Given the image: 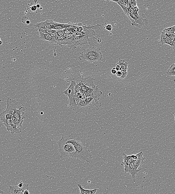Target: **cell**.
Instances as JSON below:
<instances>
[{"mask_svg": "<svg viewBox=\"0 0 175 194\" xmlns=\"http://www.w3.org/2000/svg\"><path fill=\"white\" fill-rule=\"evenodd\" d=\"M26 110L27 108L24 107L15 109L11 121L4 125L8 131L11 132L12 134L20 133L25 118L24 112Z\"/></svg>", "mask_w": 175, "mask_h": 194, "instance_id": "cell-1", "label": "cell"}, {"mask_svg": "<svg viewBox=\"0 0 175 194\" xmlns=\"http://www.w3.org/2000/svg\"><path fill=\"white\" fill-rule=\"evenodd\" d=\"M66 142L67 143L72 144L75 148V152L71 158L86 161L88 163H91L93 159L90 150L83 143L74 139H68L67 138Z\"/></svg>", "mask_w": 175, "mask_h": 194, "instance_id": "cell-2", "label": "cell"}, {"mask_svg": "<svg viewBox=\"0 0 175 194\" xmlns=\"http://www.w3.org/2000/svg\"><path fill=\"white\" fill-rule=\"evenodd\" d=\"M101 106V103L95 100L93 97L88 96L85 100H81L73 109L77 113L78 112H91L98 110Z\"/></svg>", "mask_w": 175, "mask_h": 194, "instance_id": "cell-3", "label": "cell"}, {"mask_svg": "<svg viewBox=\"0 0 175 194\" xmlns=\"http://www.w3.org/2000/svg\"><path fill=\"white\" fill-rule=\"evenodd\" d=\"M58 150L61 159L66 157H72L75 153V150L72 144L67 143L64 136L57 142Z\"/></svg>", "mask_w": 175, "mask_h": 194, "instance_id": "cell-4", "label": "cell"}, {"mask_svg": "<svg viewBox=\"0 0 175 194\" xmlns=\"http://www.w3.org/2000/svg\"><path fill=\"white\" fill-rule=\"evenodd\" d=\"M76 85V83L73 80L71 81V84L68 88L63 91V94L68 96L69 100V104L68 105L69 108L73 109L76 105L75 97L76 93L75 91V87Z\"/></svg>", "mask_w": 175, "mask_h": 194, "instance_id": "cell-5", "label": "cell"}, {"mask_svg": "<svg viewBox=\"0 0 175 194\" xmlns=\"http://www.w3.org/2000/svg\"><path fill=\"white\" fill-rule=\"evenodd\" d=\"M89 43L88 37L85 35H75L71 41L70 48L75 50L79 45H86Z\"/></svg>", "mask_w": 175, "mask_h": 194, "instance_id": "cell-6", "label": "cell"}, {"mask_svg": "<svg viewBox=\"0 0 175 194\" xmlns=\"http://www.w3.org/2000/svg\"><path fill=\"white\" fill-rule=\"evenodd\" d=\"M82 26L83 31L84 32L85 35L88 37L89 39H92L93 38L97 40L95 37V35H96V32H95V30L100 28L101 27V25L97 24L94 26H87L85 25H83Z\"/></svg>", "mask_w": 175, "mask_h": 194, "instance_id": "cell-7", "label": "cell"}, {"mask_svg": "<svg viewBox=\"0 0 175 194\" xmlns=\"http://www.w3.org/2000/svg\"><path fill=\"white\" fill-rule=\"evenodd\" d=\"M83 55L95 56L103 59V55L101 52L100 48L94 46H91L88 49H83L81 53V55Z\"/></svg>", "mask_w": 175, "mask_h": 194, "instance_id": "cell-8", "label": "cell"}, {"mask_svg": "<svg viewBox=\"0 0 175 194\" xmlns=\"http://www.w3.org/2000/svg\"><path fill=\"white\" fill-rule=\"evenodd\" d=\"M78 84L81 87L87 86L92 89L94 88L97 86L94 84V79L91 77H89L85 78L81 77L80 81L78 84Z\"/></svg>", "mask_w": 175, "mask_h": 194, "instance_id": "cell-9", "label": "cell"}, {"mask_svg": "<svg viewBox=\"0 0 175 194\" xmlns=\"http://www.w3.org/2000/svg\"><path fill=\"white\" fill-rule=\"evenodd\" d=\"M141 170L139 169L135 165L133 162H131L129 165L126 168H125V173H129L132 175L133 181L135 183L136 181V174L138 172L140 171Z\"/></svg>", "mask_w": 175, "mask_h": 194, "instance_id": "cell-10", "label": "cell"}, {"mask_svg": "<svg viewBox=\"0 0 175 194\" xmlns=\"http://www.w3.org/2000/svg\"><path fill=\"white\" fill-rule=\"evenodd\" d=\"M29 185L24 184L23 187H19L18 186H9V191L11 194H24L25 190L29 189Z\"/></svg>", "mask_w": 175, "mask_h": 194, "instance_id": "cell-11", "label": "cell"}, {"mask_svg": "<svg viewBox=\"0 0 175 194\" xmlns=\"http://www.w3.org/2000/svg\"><path fill=\"white\" fill-rule=\"evenodd\" d=\"M52 20H47L42 22L40 23H37L36 24L34 25L35 28L38 29H52V25L51 24V21Z\"/></svg>", "mask_w": 175, "mask_h": 194, "instance_id": "cell-12", "label": "cell"}, {"mask_svg": "<svg viewBox=\"0 0 175 194\" xmlns=\"http://www.w3.org/2000/svg\"><path fill=\"white\" fill-rule=\"evenodd\" d=\"M79 59L80 60H86L91 63H93L101 61L102 58L90 55H83L79 56Z\"/></svg>", "mask_w": 175, "mask_h": 194, "instance_id": "cell-13", "label": "cell"}, {"mask_svg": "<svg viewBox=\"0 0 175 194\" xmlns=\"http://www.w3.org/2000/svg\"><path fill=\"white\" fill-rule=\"evenodd\" d=\"M40 35V38L42 40L47 41L50 43H56V38H53L50 35L47 34L40 32H39Z\"/></svg>", "mask_w": 175, "mask_h": 194, "instance_id": "cell-14", "label": "cell"}, {"mask_svg": "<svg viewBox=\"0 0 175 194\" xmlns=\"http://www.w3.org/2000/svg\"><path fill=\"white\" fill-rule=\"evenodd\" d=\"M102 94V92L99 89L98 86H96L94 88H93V92L89 96L93 97L95 100L98 101L100 96Z\"/></svg>", "mask_w": 175, "mask_h": 194, "instance_id": "cell-15", "label": "cell"}, {"mask_svg": "<svg viewBox=\"0 0 175 194\" xmlns=\"http://www.w3.org/2000/svg\"><path fill=\"white\" fill-rule=\"evenodd\" d=\"M77 186L80 190V194H96L98 189H94L93 190L85 189L81 184H77Z\"/></svg>", "mask_w": 175, "mask_h": 194, "instance_id": "cell-16", "label": "cell"}, {"mask_svg": "<svg viewBox=\"0 0 175 194\" xmlns=\"http://www.w3.org/2000/svg\"><path fill=\"white\" fill-rule=\"evenodd\" d=\"M111 2H114V3H116L117 4H118L122 8L123 12L125 13V15L129 19H130V15H129V13H128V10H127L126 5H125V3L122 0H118V1H110Z\"/></svg>", "mask_w": 175, "mask_h": 194, "instance_id": "cell-17", "label": "cell"}, {"mask_svg": "<svg viewBox=\"0 0 175 194\" xmlns=\"http://www.w3.org/2000/svg\"><path fill=\"white\" fill-rule=\"evenodd\" d=\"M51 24L52 25V30H63L62 24L55 22L52 20L51 21Z\"/></svg>", "mask_w": 175, "mask_h": 194, "instance_id": "cell-18", "label": "cell"}, {"mask_svg": "<svg viewBox=\"0 0 175 194\" xmlns=\"http://www.w3.org/2000/svg\"><path fill=\"white\" fill-rule=\"evenodd\" d=\"M116 64L120 65V68L122 69H125L127 70H128V63L123 59H119L118 62Z\"/></svg>", "mask_w": 175, "mask_h": 194, "instance_id": "cell-19", "label": "cell"}, {"mask_svg": "<svg viewBox=\"0 0 175 194\" xmlns=\"http://www.w3.org/2000/svg\"><path fill=\"white\" fill-rule=\"evenodd\" d=\"M37 30H38L39 32H40L47 34L51 35L52 34L55 33L56 32L57 30H53L52 29H38Z\"/></svg>", "mask_w": 175, "mask_h": 194, "instance_id": "cell-20", "label": "cell"}, {"mask_svg": "<svg viewBox=\"0 0 175 194\" xmlns=\"http://www.w3.org/2000/svg\"><path fill=\"white\" fill-rule=\"evenodd\" d=\"M165 44L170 46L172 47V49L175 51V43L171 40L168 37L166 39V41H165Z\"/></svg>", "mask_w": 175, "mask_h": 194, "instance_id": "cell-21", "label": "cell"}, {"mask_svg": "<svg viewBox=\"0 0 175 194\" xmlns=\"http://www.w3.org/2000/svg\"><path fill=\"white\" fill-rule=\"evenodd\" d=\"M175 73V63L171 65L170 68L168 69L167 74L168 75L172 73Z\"/></svg>", "mask_w": 175, "mask_h": 194, "instance_id": "cell-22", "label": "cell"}, {"mask_svg": "<svg viewBox=\"0 0 175 194\" xmlns=\"http://www.w3.org/2000/svg\"><path fill=\"white\" fill-rule=\"evenodd\" d=\"M167 37V36H166L162 31L161 35L160 43L162 45L165 44V41H166Z\"/></svg>", "mask_w": 175, "mask_h": 194, "instance_id": "cell-23", "label": "cell"}, {"mask_svg": "<svg viewBox=\"0 0 175 194\" xmlns=\"http://www.w3.org/2000/svg\"><path fill=\"white\" fill-rule=\"evenodd\" d=\"M120 71L122 73V76H121L120 78L121 79H125L126 78L127 75H128V71H127V70H125V69H122V70Z\"/></svg>", "mask_w": 175, "mask_h": 194, "instance_id": "cell-24", "label": "cell"}, {"mask_svg": "<svg viewBox=\"0 0 175 194\" xmlns=\"http://www.w3.org/2000/svg\"><path fill=\"white\" fill-rule=\"evenodd\" d=\"M82 23H78L77 24V32H80L83 31V28Z\"/></svg>", "mask_w": 175, "mask_h": 194, "instance_id": "cell-25", "label": "cell"}, {"mask_svg": "<svg viewBox=\"0 0 175 194\" xmlns=\"http://www.w3.org/2000/svg\"><path fill=\"white\" fill-rule=\"evenodd\" d=\"M22 22L24 24H29L30 23V21L28 18L27 17H24L22 19H21Z\"/></svg>", "mask_w": 175, "mask_h": 194, "instance_id": "cell-26", "label": "cell"}, {"mask_svg": "<svg viewBox=\"0 0 175 194\" xmlns=\"http://www.w3.org/2000/svg\"><path fill=\"white\" fill-rule=\"evenodd\" d=\"M57 36L59 37H64V34L63 33L62 30H57L56 32V33Z\"/></svg>", "mask_w": 175, "mask_h": 194, "instance_id": "cell-27", "label": "cell"}, {"mask_svg": "<svg viewBox=\"0 0 175 194\" xmlns=\"http://www.w3.org/2000/svg\"><path fill=\"white\" fill-rule=\"evenodd\" d=\"M75 93L80 92L81 87L79 86L78 84H77L75 87Z\"/></svg>", "mask_w": 175, "mask_h": 194, "instance_id": "cell-28", "label": "cell"}, {"mask_svg": "<svg viewBox=\"0 0 175 194\" xmlns=\"http://www.w3.org/2000/svg\"><path fill=\"white\" fill-rule=\"evenodd\" d=\"M62 31H63V33H64V34L65 35H75V34H73L71 32H70V31H69L68 30H67L66 29H63L62 30Z\"/></svg>", "mask_w": 175, "mask_h": 194, "instance_id": "cell-29", "label": "cell"}, {"mask_svg": "<svg viewBox=\"0 0 175 194\" xmlns=\"http://www.w3.org/2000/svg\"><path fill=\"white\" fill-rule=\"evenodd\" d=\"M105 27V29H106L107 31H110L112 30V26L111 24H109L107 25Z\"/></svg>", "mask_w": 175, "mask_h": 194, "instance_id": "cell-30", "label": "cell"}, {"mask_svg": "<svg viewBox=\"0 0 175 194\" xmlns=\"http://www.w3.org/2000/svg\"><path fill=\"white\" fill-rule=\"evenodd\" d=\"M116 75L118 78H120L122 76V73L120 71H117Z\"/></svg>", "mask_w": 175, "mask_h": 194, "instance_id": "cell-31", "label": "cell"}, {"mask_svg": "<svg viewBox=\"0 0 175 194\" xmlns=\"http://www.w3.org/2000/svg\"><path fill=\"white\" fill-rule=\"evenodd\" d=\"M117 72V71L116 70V68H115V67H114V68H113L112 69H111V73H112L113 74L116 75Z\"/></svg>", "mask_w": 175, "mask_h": 194, "instance_id": "cell-32", "label": "cell"}, {"mask_svg": "<svg viewBox=\"0 0 175 194\" xmlns=\"http://www.w3.org/2000/svg\"><path fill=\"white\" fill-rule=\"evenodd\" d=\"M37 9V6L35 5L31 7V10L32 11H35Z\"/></svg>", "mask_w": 175, "mask_h": 194, "instance_id": "cell-33", "label": "cell"}, {"mask_svg": "<svg viewBox=\"0 0 175 194\" xmlns=\"http://www.w3.org/2000/svg\"><path fill=\"white\" fill-rule=\"evenodd\" d=\"M115 68H116V70L117 71H121V70H122V68H120V65H117V64H116V67H115Z\"/></svg>", "mask_w": 175, "mask_h": 194, "instance_id": "cell-34", "label": "cell"}, {"mask_svg": "<svg viewBox=\"0 0 175 194\" xmlns=\"http://www.w3.org/2000/svg\"><path fill=\"white\" fill-rule=\"evenodd\" d=\"M134 9L135 12H136V13H138L139 11V8L138 6L136 5V6H135L134 8Z\"/></svg>", "mask_w": 175, "mask_h": 194, "instance_id": "cell-35", "label": "cell"}, {"mask_svg": "<svg viewBox=\"0 0 175 194\" xmlns=\"http://www.w3.org/2000/svg\"><path fill=\"white\" fill-rule=\"evenodd\" d=\"M24 184L23 183V182L21 181L20 182V183L18 186H19V187L22 188L24 186Z\"/></svg>", "mask_w": 175, "mask_h": 194, "instance_id": "cell-36", "label": "cell"}, {"mask_svg": "<svg viewBox=\"0 0 175 194\" xmlns=\"http://www.w3.org/2000/svg\"><path fill=\"white\" fill-rule=\"evenodd\" d=\"M24 194H29V189L25 190L24 191Z\"/></svg>", "mask_w": 175, "mask_h": 194, "instance_id": "cell-37", "label": "cell"}, {"mask_svg": "<svg viewBox=\"0 0 175 194\" xmlns=\"http://www.w3.org/2000/svg\"><path fill=\"white\" fill-rule=\"evenodd\" d=\"M126 1V3H127L128 4L130 5L131 3H132V0H127Z\"/></svg>", "mask_w": 175, "mask_h": 194, "instance_id": "cell-38", "label": "cell"}, {"mask_svg": "<svg viewBox=\"0 0 175 194\" xmlns=\"http://www.w3.org/2000/svg\"><path fill=\"white\" fill-rule=\"evenodd\" d=\"M97 41L98 43H100L101 42V40L100 38L97 39Z\"/></svg>", "mask_w": 175, "mask_h": 194, "instance_id": "cell-39", "label": "cell"}, {"mask_svg": "<svg viewBox=\"0 0 175 194\" xmlns=\"http://www.w3.org/2000/svg\"><path fill=\"white\" fill-rule=\"evenodd\" d=\"M168 76H175V73H172V74L169 75Z\"/></svg>", "mask_w": 175, "mask_h": 194, "instance_id": "cell-40", "label": "cell"}, {"mask_svg": "<svg viewBox=\"0 0 175 194\" xmlns=\"http://www.w3.org/2000/svg\"><path fill=\"white\" fill-rule=\"evenodd\" d=\"M0 194H4V193L3 191L0 190Z\"/></svg>", "mask_w": 175, "mask_h": 194, "instance_id": "cell-41", "label": "cell"}, {"mask_svg": "<svg viewBox=\"0 0 175 194\" xmlns=\"http://www.w3.org/2000/svg\"><path fill=\"white\" fill-rule=\"evenodd\" d=\"M37 8H40V5L39 3H38L37 5H36Z\"/></svg>", "mask_w": 175, "mask_h": 194, "instance_id": "cell-42", "label": "cell"}, {"mask_svg": "<svg viewBox=\"0 0 175 194\" xmlns=\"http://www.w3.org/2000/svg\"><path fill=\"white\" fill-rule=\"evenodd\" d=\"M3 44V41H0V45H2Z\"/></svg>", "mask_w": 175, "mask_h": 194, "instance_id": "cell-43", "label": "cell"}, {"mask_svg": "<svg viewBox=\"0 0 175 194\" xmlns=\"http://www.w3.org/2000/svg\"><path fill=\"white\" fill-rule=\"evenodd\" d=\"M174 121H175V114H174Z\"/></svg>", "mask_w": 175, "mask_h": 194, "instance_id": "cell-44", "label": "cell"}, {"mask_svg": "<svg viewBox=\"0 0 175 194\" xmlns=\"http://www.w3.org/2000/svg\"><path fill=\"white\" fill-rule=\"evenodd\" d=\"M174 42L175 43V39H174Z\"/></svg>", "mask_w": 175, "mask_h": 194, "instance_id": "cell-45", "label": "cell"}, {"mask_svg": "<svg viewBox=\"0 0 175 194\" xmlns=\"http://www.w3.org/2000/svg\"><path fill=\"white\" fill-rule=\"evenodd\" d=\"M0 41H1V38H0Z\"/></svg>", "mask_w": 175, "mask_h": 194, "instance_id": "cell-46", "label": "cell"}, {"mask_svg": "<svg viewBox=\"0 0 175 194\" xmlns=\"http://www.w3.org/2000/svg\"><path fill=\"white\" fill-rule=\"evenodd\" d=\"M0 185H1V182H0Z\"/></svg>", "mask_w": 175, "mask_h": 194, "instance_id": "cell-47", "label": "cell"}, {"mask_svg": "<svg viewBox=\"0 0 175 194\" xmlns=\"http://www.w3.org/2000/svg\"></svg>", "mask_w": 175, "mask_h": 194, "instance_id": "cell-48", "label": "cell"}]
</instances>
